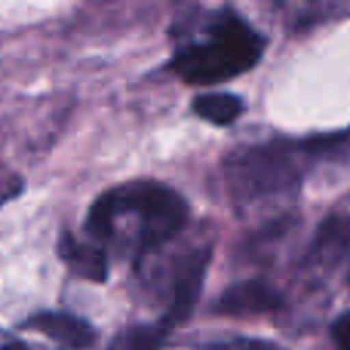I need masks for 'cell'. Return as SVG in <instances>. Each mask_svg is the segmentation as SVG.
Returning <instances> with one entry per match:
<instances>
[{
    "label": "cell",
    "mask_w": 350,
    "mask_h": 350,
    "mask_svg": "<svg viewBox=\"0 0 350 350\" xmlns=\"http://www.w3.org/2000/svg\"><path fill=\"white\" fill-rule=\"evenodd\" d=\"M133 224L129 243L135 252H154L181 234L187 221V203L178 191L160 181H129L102 193L90 209V234L111 240L123 224Z\"/></svg>",
    "instance_id": "obj_1"
},
{
    "label": "cell",
    "mask_w": 350,
    "mask_h": 350,
    "mask_svg": "<svg viewBox=\"0 0 350 350\" xmlns=\"http://www.w3.org/2000/svg\"><path fill=\"white\" fill-rule=\"evenodd\" d=\"M261 53H265V40L258 37V31L249 28L243 18L224 12V16H215V22L197 43L178 53L175 71L187 83L209 86L240 77L243 71H252Z\"/></svg>",
    "instance_id": "obj_2"
},
{
    "label": "cell",
    "mask_w": 350,
    "mask_h": 350,
    "mask_svg": "<svg viewBox=\"0 0 350 350\" xmlns=\"http://www.w3.org/2000/svg\"><path fill=\"white\" fill-rule=\"evenodd\" d=\"M298 157H308L301 142H267V145L240 148L228 157L224 175L228 187L240 203H255V200L280 197L286 191H295L301 181V163Z\"/></svg>",
    "instance_id": "obj_3"
},
{
    "label": "cell",
    "mask_w": 350,
    "mask_h": 350,
    "mask_svg": "<svg viewBox=\"0 0 350 350\" xmlns=\"http://www.w3.org/2000/svg\"><path fill=\"white\" fill-rule=\"evenodd\" d=\"M310 261L320 271H345L350 273V203L335 209L320 224L310 246Z\"/></svg>",
    "instance_id": "obj_4"
},
{
    "label": "cell",
    "mask_w": 350,
    "mask_h": 350,
    "mask_svg": "<svg viewBox=\"0 0 350 350\" xmlns=\"http://www.w3.org/2000/svg\"><path fill=\"white\" fill-rule=\"evenodd\" d=\"M206 265H209V249H193V252H187V258L175 267L172 283H170V301H166L170 304V308H166V326L191 317L193 304H197V298H200V289H203Z\"/></svg>",
    "instance_id": "obj_5"
},
{
    "label": "cell",
    "mask_w": 350,
    "mask_h": 350,
    "mask_svg": "<svg viewBox=\"0 0 350 350\" xmlns=\"http://www.w3.org/2000/svg\"><path fill=\"white\" fill-rule=\"evenodd\" d=\"M280 304H283V295L273 286L258 283V280H246V283H237L224 292L221 301H218V310L228 317H255V314H271Z\"/></svg>",
    "instance_id": "obj_6"
},
{
    "label": "cell",
    "mask_w": 350,
    "mask_h": 350,
    "mask_svg": "<svg viewBox=\"0 0 350 350\" xmlns=\"http://www.w3.org/2000/svg\"><path fill=\"white\" fill-rule=\"evenodd\" d=\"M28 329L46 335L49 341H55V345L65 350H86L96 341L90 323L77 320L71 314H37V317H31Z\"/></svg>",
    "instance_id": "obj_7"
},
{
    "label": "cell",
    "mask_w": 350,
    "mask_h": 350,
    "mask_svg": "<svg viewBox=\"0 0 350 350\" xmlns=\"http://www.w3.org/2000/svg\"><path fill=\"white\" fill-rule=\"evenodd\" d=\"M62 255L71 265L74 273H80L83 280H92V283H102L108 277V255L98 243H80L74 237H65L62 240Z\"/></svg>",
    "instance_id": "obj_8"
},
{
    "label": "cell",
    "mask_w": 350,
    "mask_h": 350,
    "mask_svg": "<svg viewBox=\"0 0 350 350\" xmlns=\"http://www.w3.org/2000/svg\"><path fill=\"white\" fill-rule=\"evenodd\" d=\"M193 114L203 117L212 126H230L243 114V102L228 92H206L193 98Z\"/></svg>",
    "instance_id": "obj_9"
},
{
    "label": "cell",
    "mask_w": 350,
    "mask_h": 350,
    "mask_svg": "<svg viewBox=\"0 0 350 350\" xmlns=\"http://www.w3.org/2000/svg\"><path fill=\"white\" fill-rule=\"evenodd\" d=\"M166 323L163 326H129L111 338L108 350H163L166 345Z\"/></svg>",
    "instance_id": "obj_10"
},
{
    "label": "cell",
    "mask_w": 350,
    "mask_h": 350,
    "mask_svg": "<svg viewBox=\"0 0 350 350\" xmlns=\"http://www.w3.org/2000/svg\"><path fill=\"white\" fill-rule=\"evenodd\" d=\"M308 157H347L350 154V129L347 133H332V135H314V139L301 142Z\"/></svg>",
    "instance_id": "obj_11"
},
{
    "label": "cell",
    "mask_w": 350,
    "mask_h": 350,
    "mask_svg": "<svg viewBox=\"0 0 350 350\" xmlns=\"http://www.w3.org/2000/svg\"><path fill=\"white\" fill-rule=\"evenodd\" d=\"M335 341H338L341 350H350V314H345L335 323Z\"/></svg>",
    "instance_id": "obj_12"
},
{
    "label": "cell",
    "mask_w": 350,
    "mask_h": 350,
    "mask_svg": "<svg viewBox=\"0 0 350 350\" xmlns=\"http://www.w3.org/2000/svg\"><path fill=\"white\" fill-rule=\"evenodd\" d=\"M230 350H283V347L267 345V341H237V345H230Z\"/></svg>",
    "instance_id": "obj_13"
},
{
    "label": "cell",
    "mask_w": 350,
    "mask_h": 350,
    "mask_svg": "<svg viewBox=\"0 0 350 350\" xmlns=\"http://www.w3.org/2000/svg\"><path fill=\"white\" fill-rule=\"evenodd\" d=\"M0 350H22V347H0Z\"/></svg>",
    "instance_id": "obj_14"
}]
</instances>
